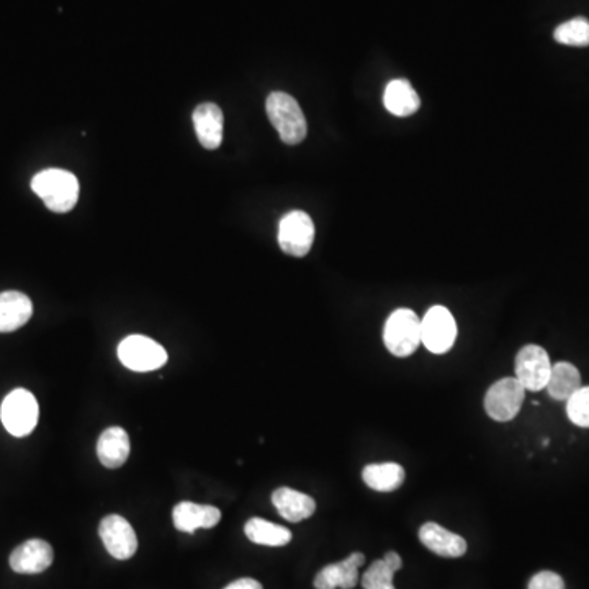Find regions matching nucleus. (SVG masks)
I'll list each match as a JSON object with an SVG mask.
<instances>
[{"label":"nucleus","instance_id":"6e6552de","mask_svg":"<svg viewBox=\"0 0 589 589\" xmlns=\"http://www.w3.org/2000/svg\"><path fill=\"white\" fill-rule=\"evenodd\" d=\"M315 243V223L308 213L293 210L280 220V249L293 257H305Z\"/></svg>","mask_w":589,"mask_h":589},{"label":"nucleus","instance_id":"9d476101","mask_svg":"<svg viewBox=\"0 0 589 589\" xmlns=\"http://www.w3.org/2000/svg\"><path fill=\"white\" fill-rule=\"evenodd\" d=\"M100 539L108 554L117 560H128L138 550V539L130 522L118 514L102 519L99 527Z\"/></svg>","mask_w":589,"mask_h":589},{"label":"nucleus","instance_id":"cd10ccee","mask_svg":"<svg viewBox=\"0 0 589 589\" xmlns=\"http://www.w3.org/2000/svg\"><path fill=\"white\" fill-rule=\"evenodd\" d=\"M383 560H385V562H387L388 565H390V568H393L395 572H398V570L401 568V565H403L400 555L396 554V552H388V554L383 557Z\"/></svg>","mask_w":589,"mask_h":589},{"label":"nucleus","instance_id":"f03ea898","mask_svg":"<svg viewBox=\"0 0 589 589\" xmlns=\"http://www.w3.org/2000/svg\"><path fill=\"white\" fill-rule=\"evenodd\" d=\"M267 117L285 144H300L306 138V118L297 100L285 92H272L266 102Z\"/></svg>","mask_w":589,"mask_h":589},{"label":"nucleus","instance_id":"4468645a","mask_svg":"<svg viewBox=\"0 0 589 589\" xmlns=\"http://www.w3.org/2000/svg\"><path fill=\"white\" fill-rule=\"evenodd\" d=\"M419 540L431 552L441 557L459 558L467 552V542L464 537L447 531L446 527L439 526L436 522H426L419 529Z\"/></svg>","mask_w":589,"mask_h":589},{"label":"nucleus","instance_id":"1a4fd4ad","mask_svg":"<svg viewBox=\"0 0 589 589\" xmlns=\"http://www.w3.org/2000/svg\"><path fill=\"white\" fill-rule=\"evenodd\" d=\"M552 364L544 347L529 344L522 347L516 357V378L527 392H540L547 387Z\"/></svg>","mask_w":589,"mask_h":589},{"label":"nucleus","instance_id":"423d86ee","mask_svg":"<svg viewBox=\"0 0 589 589\" xmlns=\"http://www.w3.org/2000/svg\"><path fill=\"white\" fill-rule=\"evenodd\" d=\"M118 359L133 372H153L167 362V352L161 344L146 336H128L118 346Z\"/></svg>","mask_w":589,"mask_h":589},{"label":"nucleus","instance_id":"b1692460","mask_svg":"<svg viewBox=\"0 0 589 589\" xmlns=\"http://www.w3.org/2000/svg\"><path fill=\"white\" fill-rule=\"evenodd\" d=\"M395 570L390 568L385 560H377L370 565L369 570L362 576V586L364 589H395L393 578Z\"/></svg>","mask_w":589,"mask_h":589},{"label":"nucleus","instance_id":"412c9836","mask_svg":"<svg viewBox=\"0 0 589 589\" xmlns=\"http://www.w3.org/2000/svg\"><path fill=\"white\" fill-rule=\"evenodd\" d=\"M580 388L581 374L575 365L570 362H558V364L552 365V372H550L545 390L554 400L567 401Z\"/></svg>","mask_w":589,"mask_h":589},{"label":"nucleus","instance_id":"a211bd4d","mask_svg":"<svg viewBox=\"0 0 589 589\" xmlns=\"http://www.w3.org/2000/svg\"><path fill=\"white\" fill-rule=\"evenodd\" d=\"M130 437L122 428H108L100 434L97 442V457L104 467L115 470L122 467L130 457Z\"/></svg>","mask_w":589,"mask_h":589},{"label":"nucleus","instance_id":"bb28decb","mask_svg":"<svg viewBox=\"0 0 589 589\" xmlns=\"http://www.w3.org/2000/svg\"><path fill=\"white\" fill-rule=\"evenodd\" d=\"M225 589H262V585L254 578H241L230 583Z\"/></svg>","mask_w":589,"mask_h":589},{"label":"nucleus","instance_id":"39448f33","mask_svg":"<svg viewBox=\"0 0 589 589\" xmlns=\"http://www.w3.org/2000/svg\"><path fill=\"white\" fill-rule=\"evenodd\" d=\"M526 388L516 377L501 378L491 385L485 396V410L498 423L513 421L526 400Z\"/></svg>","mask_w":589,"mask_h":589},{"label":"nucleus","instance_id":"2eb2a0df","mask_svg":"<svg viewBox=\"0 0 589 589\" xmlns=\"http://www.w3.org/2000/svg\"><path fill=\"white\" fill-rule=\"evenodd\" d=\"M33 315L32 300L22 292L0 293V333H12L22 328Z\"/></svg>","mask_w":589,"mask_h":589},{"label":"nucleus","instance_id":"f3484780","mask_svg":"<svg viewBox=\"0 0 589 589\" xmlns=\"http://www.w3.org/2000/svg\"><path fill=\"white\" fill-rule=\"evenodd\" d=\"M272 504L279 511L280 516L288 522H302L311 518L316 511V501L311 496L292 490V488H279L272 495Z\"/></svg>","mask_w":589,"mask_h":589},{"label":"nucleus","instance_id":"5701e85b","mask_svg":"<svg viewBox=\"0 0 589 589\" xmlns=\"http://www.w3.org/2000/svg\"><path fill=\"white\" fill-rule=\"evenodd\" d=\"M554 38L560 45L585 48L589 46V20L576 17L555 28Z\"/></svg>","mask_w":589,"mask_h":589},{"label":"nucleus","instance_id":"9b49d317","mask_svg":"<svg viewBox=\"0 0 589 589\" xmlns=\"http://www.w3.org/2000/svg\"><path fill=\"white\" fill-rule=\"evenodd\" d=\"M53 560V547L46 540L32 539L12 552L10 567L20 575H38L48 570Z\"/></svg>","mask_w":589,"mask_h":589},{"label":"nucleus","instance_id":"f8f14e48","mask_svg":"<svg viewBox=\"0 0 589 589\" xmlns=\"http://www.w3.org/2000/svg\"><path fill=\"white\" fill-rule=\"evenodd\" d=\"M365 563L364 554L356 552L346 560L324 567L315 578L316 589H352L359 581V568Z\"/></svg>","mask_w":589,"mask_h":589},{"label":"nucleus","instance_id":"4be33fe9","mask_svg":"<svg viewBox=\"0 0 589 589\" xmlns=\"http://www.w3.org/2000/svg\"><path fill=\"white\" fill-rule=\"evenodd\" d=\"M244 534L254 544L267 547H284L292 540V532L288 531L287 527L261 518L249 519L244 526Z\"/></svg>","mask_w":589,"mask_h":589},{"label":"nucleus","instance_id":"393cba45","mask_svg":"<svg viewBox=\"0 0 589 589\" xmlns=\"http://www.w3.org/2000/svg\"><path fill=\"white\" fill-rule=\"evenodd\" d=\"M570 421L580 428H589V387H581L567 400Z\"/></svg>","mask_w":589,"mask_h":589},{"label":"nucleus","instance_id":"f257e3e1","mask_svg":"<svg viewBox=\"0 0 589 589\" xmlns=\"http://www.w3.org/2000/svg\"><path fill=\"white\" fill-rule=\"evenodd\" d=\"M32 190L54 213H68L79 200V180L64 169H45L32 179Z\"/></svg>","mask_w":589,"mask_h":589},{"label":"nucleus","instance_id":"0eeeda50","mask_svg":"<svg viewBox=\"0 0 589 589\" xmlns=\"http://www.w3.org/2000/svg\"><path fill=\"white\" fill-rule=\"evenodd\" d=\"M457 339V323L446 306H432L421 320V341L432 354H446Z\"/></svg>","mask_w":589,"mask_h":589},{"label":"nucleus","instance_id":"aec40b11","mask_svg":"<svg viewBox=\"0 0 589 589\" xmlns=\"http://www.w3.org/2000/svg\"><path fill=\"white\" fill-rule=\"evenodd\" d=\"M405 477V468L395 462L367 465L362 472V480L365 485L372 490L382 491V493L398 490L405 482Z\"/></svg>","mask_w":589,"mask_h":589},{"label":"nucleus","instance_id":"ddd939ff","mask_svg":"<svg viewBox=\"0 0 589 589\" xmlns=\"http://www.w3.org/2000/svg\"><path fill=\"white\" fill-rule=\"evenodd\" d=\"M172 519L177 531L194 534L197 529H212L221 521V511L208 504L184 503L177 504L172 511Z\"/></svg>","mask_w":589,"mask_h":589},{"label":"nucleus","instance_id":"a878e982","mask_svg":"<svg viewBox=\"0 0 589 589\" xmlns=\"http://www.w3.org/2000/svg\"><path fill=\"white\" fill-rule=\"evenodd\" d=\"M529 589H565V581L557 573L540 572L532 576Z\"/></svg>","mask_w":589,"mask_h":589},{"label":"nucleus","instance_id":"20e7f679","mask_svg":"<svg viewBox=\"0 0 589 589\" xmlns=\"http://www.w3.org/2000/svg\"><path fill=\"white\" fill-rule=\"evenodd\" d=\"M40 408L33 393L25 388H17L5 396L0 406V419L4 428L15 437H25L32 434L38 424Z\"/></svg>","mask_w":589,"mask_h":589},{"label":"nucleus","instance_id":"6ab92c4d","mask_svg":"<svg viewBox=\"0 0 589 589\" xmlns=\"http://www.w3.org/2000/svg\"><path fill=\"white\" fill-rule=\"evenodd\" d=\"M383 105L395 117H410L418 112L421 100L410 82L405 79H393L388 82L383 92Z\"/></svg>","mask_w":589,"mask_h":589},{"label":"nucleus","instance_id":"dca6fc26","mask_svg":"<svg viewBox=\"0 0 589 589\" xmlns=\"http://www.w3.org/2000/svg\"><path fill=\"white\" fill-rule=\"evenodd\" d=\"M192 118H194L195 133L203 148H220L223 141V123H225L221 108L212 102L198 105Z\"/></svg>","mask_w":589,"mask_h":589},{"label":"nucleus","instance_id":"7ed1b4c3","mask_svg":"<svg viewBox=\"0 0 589 589\" xmlns=\"http://www.w3.org/2000/svg\"><path fill=\"white\" fill-rule=\"evenodd\" d=\"M383 342L395 357H410L421 341V320L413 310L400 308L388 316L383 328Z\"/></svg>","mask_w":589,"mask_h":589}]
</instances>
